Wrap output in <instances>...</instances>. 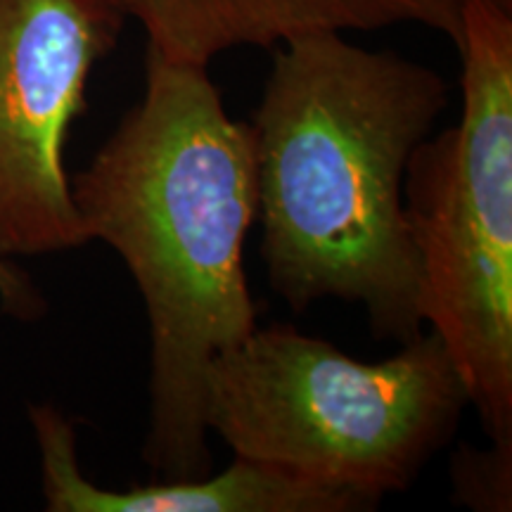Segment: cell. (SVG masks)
<instances>
[{
    "label": "cell",
    "mask_w": 512,
    "mask_h": 512,
    "mask_svg": "<svg viewBox=\"0 0 512 512\" xmlns=\"http://www.w3.org/2000/svg\"><path fill=\"white\" fill-rule=\"evenodd\" d=\"M91 240L136 280L150 320L143 460L162 482L211 472L204 420L216 356L256 328L245 240L256 221L254 138L209 67L145 53V91L72 178Z\"/></svg>",
    "instance_id": "obj_1"
},
{
    "label": "cell",
    "mask_w": 512,
    "mask_h": 512,
    "mask_svg": "<svg viewBox=\"0 0 512 512\" xmlns=\"http://www.w3.org/2000/svg\"><path fill=\"white\" fill-rule=\"evenodd\" d=\"M446 105L432 67L339 31L273 48L249 126L261 256L290 309L358 304L375 339L399 344L427 330L403 178Z\"/></svg>",
    "instance_id": "obj_2"
},
{
    "label": "cell",
    "mask_w": 512,
    "mask_h": 512,
    "mask_svg": "<svg viewBox=\"0 0 512 512\" xmlns=\"http://www.w3.org/2000/svg\"><path fill=\"white\" fill-rule=\"evenodd\" d=\"M470 406L456 363L425 330L399 354L363 363L275 323L214 358L207 430L233 456L356 498L366 510L413 486Z\"/></svg>",
    "instance_id": "obj_3"
},
{
    "label": "cell",
    "mask_w": 512,
    "mask_h": 512,
    "mask_svg": "<svg viewBox=\"0 0 512 512\" xmlns=\"http://www.w3.org/2000/svg\"><path fill=\"white\" fill-rule=\"evenodd\" d=\"M456 126L415 147L403 214L420 311L489 441H512V3L463 0Z\"/></svg>",
    "instance_id": "obj_4"
},
{
    "label": "cell",
    "mask_w": 512,
    "mask_h": 512,
    "mask_svg": "<svg viewBox=\"0 0 512 512\" xmlns=\"http://www.w3.org/2000/svg\"><path fill=\"white\" fill-rule=\"evenodd\" d=\"M126 19L105 0H0V256L91 242L64 166L91 74Z\"/></svg>",
    "instance_id": "obj_5"
},
{
    "label": "cell",
    "mask_w": 512,
    "mask_h": 512,
    "mask_svg": "<svg viewBox=\"0 0 512 512\" xmlns=\"http://www.w3.org/2000/svg\"><path fill=\"white\" fill-rule=\"evenodd\" d=\"M138 22L147 50L209 67L235 48H275L320 31H377L418 24L456 43L463 0H105Z\"/></svg>",
    "instance_id": "obj_6"
},
{
    "label": "cell",
    "mask_w": 512,
    "mask_h": 512,
    "mask_svg": "<svg viewBox=\"0 0 512 512\" xmlns=\"http://www.w3.org/2000/svg\"><path fill=\"white\" fill-rule=\"evenodd\" d=\"M50 512H363L361 503L278 467L235 456L221 475L102 489L81 472L74 425L55 406H31Z\"/></svg>",
    "instance_id": "obj_7"
},
{
    "label": "cell",
    "mask_w": 512,
    "mask_h": 512,
    "mask_svg": "<svg viewBox=\"0 0 512 512\" xmlns=\"http://www.w3.org/2000/svg\"><path fill=\"white\" fill-rule=\"evenodd\" d=\"M453 501L472 510L508 512L512 508V441L489 448H458L451 460Z\"/></svg>",
    "instance_id": "obj_8"
},
{
    "label": "cell",
    "mask_w": 512,
    "mask_h": 512,
    "mask_svg": "<svg viewBox=\"0 0 512 512\" xmlns=\"http://www.w3.org/2000/svg\"><path fill=\"white\" fill-rule=\"evenodd\" d=\"M0 302L10 316L22 320H34L46 311V302L29 280V275L5 256H0Z\"/></svg>",
    "instance_id": "obj_9"
}]
</instances>
